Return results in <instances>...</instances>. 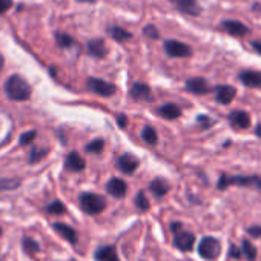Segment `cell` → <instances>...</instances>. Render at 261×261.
I'll list each match as a JSON object with an SVG mask.
<instances>
[{"instance_id": "cell-17", "label": "cell", "mask_w": 261, "mask_h": 261, "mask_svg": "<svg viewBox=\"0 0 261 261\" xmlns=\"http://www.w3.org/2000/svg\"><path fill=\"white\" fill-rule=\"evenodd\" d=\"M106 191H108V194H111L115 198H123L127 192V185L121 178H112V180H109Z\"/></svg>"}, {"instance_id": "cell-32", "label": "cell", "mask_w": 261, "mask_h": 261, "mask_svg": "<svg viewBox=\"0 0 261 261\" xmlns=\"http://www.w3.org/2000/svg\"><path fill=\"white\" fill-rule=\"evenodd\" d=\"M105 148V142L103 140H94L86 146V151L91 154H100Z\"/></svg>"}, {"instance_id": "cell-22", "label": "cell", "mask_w": 261, "mask_h": 261, "mask_svg": "<svg viewBox=\"0 0 261 261\" xmlns=\"http://www.w3.org/2000/svg\"><path fill=\"white\" fill-rule=\"evenodd\" d=\"M86 166L85 160L77 154V152H71L68 157H66V168L69 171H74V172H79V171H83Z\"/></svg>"}, {"instance_id": "cell-44", "label": "cell", "mask_w": 261, "mask_h": 261, "mask_svg": "<svg viewBox=\"0 0 261 261\" xmlns=\"http://www.w3.org/2000/svg\"><path fill=\"white\" fill-rule=\"evenodd\" d=\"M79 2H94V0H79Z\"/></svg>"}, {"instance_id": "cell-24", "label": "cell", "mask_w": 261, "mask_h": 261, "mask_svg": "<svg viewBox=\"0 0 261 261\" xmlns=\"http://www.w3.org/2000/svg\"><path fill=\"white\" fill-rule=\"evenodd\" d=\"M142 137H143V140H145L148 145H155L157 140H159L157 130H155L152 126H146V127L142 130Z\"/></svg>"}, {"instance_id": "cell-33", "label": "cell", "mask_w": 261, "mask_h": 261, "mask_svg": "<svg viewBox=\"0 0 261 261\" xmlns=\"http://www.w3.org/2000/svg\"><path fill=\"white\" fill-rule=\"evenodd\" d=\"M36 136H37L36 130H28V133L22 134V137H20V145H22V146H27V145L33 143L34 139H36Z\"/></svg>"}, {"instance_id": "cell-20", "label": "cell", "mask_w": 261, "mask_h": 261, "mask_svg": "<svg viewBox=\"0 0 261 261\" xmlns=\"http://www.w3.org/2000/svg\"><path fill=\"white\" fill-rule=\"evenodd\" d=\"M157 112H159L160 117H163L166 120H175V118H178L181 115V109L174 103H166V105L160 106Z\"/></svg>"}, {"instance_id": "cell-42", "label": "cell", "mask_w": 261, "mask_h": 261, "mask_svg": "<svg viewBox=\"0 0 261 261\" xmlns=\"http://www.w3.org/2000/svg\"><path fill=\"white\" fill-rule=\"evenodd\" d=\"M255 133H256V136H258V137H261V123H259V124L256 126V129H255Z\"/></svg>"}, {"instance_id": "cell-30", "label": "cell", "mask_w": 261, "mask_h": 261, "mask_svg": "<svg viewBox=\"0 0 261 261\" xmlns=\"http://www.w3.org/2000/svg\"><path fill=\"white\" fill-rule=\"evenodd\" d=\"M48 154V149L45 148H34L30 154V163H37L40 162L45 155Z\"/></svg>"}, {"instance_id": "cell-3", "label": "cell", "mask_w": 261, "mask_h": 261, "mask_svg": "<svg viewBox=\"0 0 261 261\" xmlns=\"http://www.w3.org/2000/svg\"><path fill=\"white\" fill-rule=\"evenodd\" d=\"M230 185H237V186H255L258 189H261V178L259 177H227V175H221V178L218 180V189H226Z\"/></svg>"}, {"instance_id": "cell-35", "label": "cell", "mask_w": 261, "mask_h": 261, "mask_svg": "<svg viewBox=\"0 0 261 261\" xmlns=\"http://www.w3.org/2000/svg\"><path fill=\"white\" fill-rule=\"evenodd\" d=\"M13 7V0H0V14H5Z\"/></svg>"}, {"instance_id": "cell-7", "label": "cell", "mask_w": 261, "mask_h": 261, "mask_svg": "<svg viewBox=\"0 0 261 261\" xmlns=\"http://www.w3.org/2000/svg\"><path fill=\"white\" fill-rule=\"evenodd\" d=\"M169 2L183 14L188 16H198L201 13L198 0H169Z\"/></svg>"}, {"instance_id": "cell-37", "label": "cell", "mask_w": 261, "mask_h": 261, "mask_svg": "<svg viewBox=\"0 0 261 261\" xmlns=\"http://www.w3.org/2000/svg\"><path fill=\"white\" fill-rule=\"evenodd\" d=\"M247 233L252 235V237H255V238H258V237H261V227L259 226H250L247 229Z\"/></svg>"}, {"instance_id": "cell-1", "label": "cell", "mask_w": 261, "mask_h": 261, "mask_svg": "<svg viewBox=\"0 0 261 261\" xmlns=\"http://www.w3.org/2000/svg\"><path fill=\"white\" fill-rule=\"evenodd\" d=\"M5 92L14 101H25L31 97V86L23 77L14 74L5 83Z\"/></svg>"}, {"instance_id": "cell-5", "label": "cell", "mask_w": 261, "mask_h": 261, "mask_svg": "<svg viewBox=\"0 0 261 261\" xmlns=\"http://www.w3.org/2000/svg\"><path fill=\"white\" fill-rule=\"evenodd\" d=\"M86 86L89 91H92L97 95L101 97H111L115 94V86L109 82H105L101 79H95V77H89L86 80Z\"/></svg>"}, {"instance_id": "cell-43", "label": "cell", "mask_w": 261, "mask_h": 261, "mask_svg": "<svg viewBox=\"0 0 261 261\" xmlns=\"http://www.w3.org/2000/svg\"><path fill=\"white\" fill-rule=\"evenodd\" d=\"M2 68H4V56L0 54V71H2Z\"/></svg>"}, {"instance_id": "cell-36", "label": "cell", "mask_w": 261, "mask_h": 261, "mask_svg": "<svg viewBox=\"0 0 261 261\" xmlns=\"http://www.w3.org/2000/svg\"><path fill=\"white\" fill-rule=\"evenodd\" d=\"M229 255L232 256V258H235V259H238V258H241V250H240V247H237V246H230V249H229Z\"/></svg>"}, {"instance_id": "cell-23", "label": "cell", "mask_w": 261, "mask_h": 261, "mask_svg": "<svg viewBox=\"0 0 261 261\" xmlns=\"http://www.w3.org/2000/svg\"><path fill=\"white\" fill-rule=\"evenodd\" d=\"M108 33L117 42H124V40H129L130 37H133V34H130L129 31H126L124 28H121V27H109Z\"/></svg>"}, {"instance_id": "cell-8", "label": "cell", "mask_w": 261, "mask_h": 261, "mask_svg": "<svg viewBox=\"0 0 261 261\" xmlns=\"http://www.w3.org/2000/svg\"><path fill=\"white\" fill-rule=\"evenodd\" d=\"M221 30H224L227 34L233 37H244L249 34V28L238 20H224L221 23Z\"/></svg>"}, {"instance_id": "cell-9", "label": "cell", "mask_w": 261, "mask_h": 261, "mask_svg": "<svg viewBox=\"0 0 261 261\" xmlns=\"http://www.w3.org/2000/svg\"><path fill=\"white\" fill-rule=\"evenodd\" d=\"M86 51H88V54L91 57H95V59H103L108 54V48H106L103 39H92V40H89L88 45H86Z\"/></svg>"}, {"instance_id": "cell-18", "label": "cell", "mask_w": 261, "mask_h": 261, "mask_svg": "<svg viewBox=\"0 0 261 261\" xmlns=\"http://www.w3.org/2000/svg\"><path fill=\"white\" fill-rule=\"evenodd\" d=\"M53 229H54L60 237H63L66 241H69L71 244H75V243H77V232H75L71 226H68V224H65V223H54V224H53Z\"/></svg>"}, {"instance_id": "cell-10", "label": "cell", "mask_w": 261, "mask_h": 261, "mask_svg": "<svg viewBox=\"0 0 261 261\" xmlns=\"http://www.w3.org/2000/svg\"><path fill=\"white\" fill-rule=\"evenodd\" d=\"M229 121L233 127L238 129H247L250 126V115L246 111H232L229 114Z\"/></svg>"}, {"instance_id": "cell-12", "label": "cell", "mask_w": 261, "mask_h": 261, "mask_svg": "<svg viewBox=\"0 0 261 261\" xmlns=\"http://www.w3.org/2000/svg\"><path fill=\"white\" fill-rule=\"evenodd\" d=\"M237 95L235 88L229 86V85H223V86H217L215 89V100L221 105H229Z\"/></svg>"}, {"instance_id": "cell-2", "label": "cell", "mask_w": 261, "mask_h": 261, "mask_svg": "<svg viewBox=\"0 0 261 261\" xmlns=\"http://www.w3.org/2000/svg\"><path fill=\"white\" fill-rule=\"evenodd\" d=\"M79 201H80V207L89 215H97V214L103 212L106 207V200L101 195L92 194V192L82 194Z\"/></svg>"}, {"instance_id": "cell-21", "label": "cell", "mask_w": 261, "mask_h": 261, "mask_svg": "<svg viewBox=\"0 0 261 261\" xmlns=\"http://www.w3.org/2000/svg\"><path fill=\"white\" fill-rule=\"evenodd\" d=\"M151 192L157 197V198H163L168 192H169V183L165 178H155L151 181L149 185Z\"/></svg>"}, {"instance_id": "cell-13", "label": "cell", "mask_w": 261, "mask_h": 261, "mask_svg": "<svg viewBox=\"0 0 261 261\" xmlns=\"http://www.w3.org/2000/svg\"><path fill=\"white\" fill-rule=\"evenodd\" d=\"M238 79L243 85H246L249 88H259L261 86V72H258V71L246 69V71L240 72Z\"/></svg>"}, {"instance_id": "cell-39", "label": "cell", "mask_w": 261, "mask_h": 261, "mask_svg": "<svg viewBox=\"0 0 261 261\" xmlns=\"http://www.w3.org/2000/svg\"><path fill=\"white\" fill-rule=\"evenodd\" d=\"M117 121H118V126H120V127H126V126H127V118L123 117V115H120V117L117 118Z\"/></svg>"}, {"instance_id": "cell-45", "label": "cell", "mask_w": 261, "mask_h": 261, "mask_svg": "<svg viewBox=\"0 0 261 261\" xmlns=\"http://www.w3.org/2000/svg\"><path fill=\"white\" fill-rule=\"evenodd\" d=\"M0 235H2V227H0Z\"/></svg>"}, {"instance_id": "cell-27", "label": "cell", "mask_w": 261, "mask_h": 261, "mask_svg": "<svg viewBox=\"0 0 261 261\" xmlns=\"http://www.w3.org/2000/svg\"><path fill=\"white\" fill-rule=\"evenodd\" d=\"M241 250H243V253L247 256V259H249V261H255V258H256V249L253 247V244H252L250 241L244 240V241H243V247H241Z\"/></svg>"}, {"instance_id": "cell-15", "label": "cell", "mask_w": 261, "mask_h": 261, "mask_svg": "<svg viewBox=\"0 0 261 261\" xmlns=\"http://www.w3.org/2000/svg\"><path fill=\"white\" fill-rule=\"evenodd\" d=\"M118 165V169L124 174H133L137 168H139V160L134 157V155H130V154H124L118 159L117 162Z\"/></svg>"}, {"instance_id": "cell-41", "label": "cell", "mask_w": 261, "mask_h": 261, "mask_svg": "<svg viewBox=\"0 0 261 261\" xmlns=\"http://www.w3.org/2000/svg\"><path fill=\"white\" fill-rule=\"evenodd\" d=\"M198 121H203V123H204V124H203L204 127H207V126L212 123V121H211V120H207L206 117H198Z\"/></svg>"}, {"instance_id": "cell-11", "label": "cell", "mask_w": 261, "mask_h": 261, "mask_svg": "<svg viewBox=\"0 0 261 261\" xmlns=\"http://www.w3.org/2000/svg\"><path fill=\"white\" fill-rule=\"evenodd\" d=\"M174 244H175V247H178L180 250H191V249L194 247V244H195V237H194V233H191V232L181 230V232L175 233V237H174Z\"/></svg>"}, {"instance_id": "cell-14", "label": "cell", "mask_w": 261, "mask_h": 261, "mask_svg": "<svg viewBox=\"0 0 261 261\" xmlns=\"http://www.w3.org/2000/svg\"><path fill=\"white\" fill-rule=\"evenodd\" d=\"M130 97L134 100H142V101H151L152 100V92L151 88L146 83H136L130 88Z\"/></svg>"}, {"instance_id": "cell-6", "label": "cell", "mask_w": 261, "mask_h": 261, "mask_svg": "<svg viewBox=\"0 0 261 261\" xmlns=\"http://www.w3.org/2000/svg\"><path fill=\"white\" fill-rule=\"evenodd\" d=\"M165 51L169 57H177V59L189 57L192 54V49L186 43H181L178 40H166L165 42Z\"/></svg>"}, {"instance_id": "cell-25", "label": "cell", "mask_w": 261, "mask_h": 261, "mask_svg": "<svg viewBox=\"0 0 261 261\" xmlns=\"http://www.w3.org/2000/svg\"><path fill=\"white\" fill-rule=\"evenodd\" d=\"M56 42L60 48H71L72 45H75V40L69 36V34H65V33H56Z\"/></svg>"}, {"instance_id": "cell-19", "label": "cell", "mask_w": 261, "mask_h": 261, "mask_svg": "<svg viewBox=\"0 0 261 261\" xmlns=\"http://www.w3.org/2000/svg\"><path fill=\"white\" fill-rule=\"evenodd\" d=\"M97 261H120L114 246H101L94 253Z\"/></svg>"}, {"instance_id": "cell-40", "label": "cell", "mask_w": 261, "mask_h": 261, "mask_svg": "<svg viewBox=\"0 0 261 261\" xmlns=\"http://www.w3.org/2000/svg\"><path fill=\"white\" fill-rule=\"evenodd\" d=\"M252 46L258 54H261V42H252Z\"/></svg>"}, {"instance_id": "cell-29", "label": "cell", "mask_w": 261, "mask_h": 261, "mask_svg": "<svg viewBox=\"0 0 261 261\" xmlns=\"http://www.w3.org/2000/svg\"><path fill=\"white\" fill-rule=\"evenodd\" d=\"M46 211H48V214H53V215H62V214H65L66 207L60 201H53L51 204L46 206Z\"/></svg>"}, {"instance_id": "cell-28", "label": "cell", "mask_w": 261, "mask_h": 261, "mask_svg": "<svg viewBox=\"0 0 261 261\" xmlns=\"http://www.w3.org/2000/svg\"><path fill=\"white\" fill-rule=\"evenodd\" d=\"M136 204H137V207H139L142 212H146V211L151 207V203H149V200L146 198V195H145L143 191H140V192L137 194V197H136Z\"/></svg>"}, {"instance_id": "cell-34", "label": "cell", "mask_w": 261, "mask_h": 261, "mask_svg": "<svg viewBox=\"0 0 261 261\" xmlns=\"http://www.w3.org/2000/svg\"><path fill=\"white\" fill-rule=\"evenodd\" d=\"M145 36L146 37H149V39H154V40H157L160 36H159V31H157V28L154 27V25H148L146 28H145Z\"/></svg>"}, {"instance_id": "cell-46", "label": "cell", "mask_w": 261, "mask_h": 261, "mask_svg": "<svg viewBox=\"0 0 261 261\" xmlns=\"http://www.w3.org/2000/svg\"><path fill=\"white\" fill-rule=\"evenodd\" d=\"M72 261H74V259H72Z\"/></svg>"}, {"instance_id": "cell-4", "label": "cell", "mask_w": 261, "mask_h": 261, "mask_svg": "<svg viewBox=\"0 0 261 261\" xmlns=\"http://www.w3.org/2000/svg\"><path fill=\"white\" fill-rule=\"evenodd\" d=\"M220 241L212 237H204L198 244V255L204 259H214L220 255Z\"/></svg>"}, {"instance_id": "cell-38", "label": "cell", "mask_w": 261, "mask_h": 261, "mask_svg": "<svg viewBox=\"0 0 261 261\" xmlns=\"http://www.w3.org/2000/svg\"><path fill=\"white\" fill-rule=\"evenodd\" d=\"M171 229H172V232H174V233H178V232H181V223H178V221H174V223H172V226H171Z\"/></svg>"}, {"instance_id": "cell-16", "label": "cell", "mask_w": 261, "mask_h": 261, "mask_svg": "<svg viewBox=\"0 0 261 261\" xmlns=\"http://www.w3.org/2000/svg\"><path fill=\"white\" fill-rule=\"evenodd\" d=\"M186 89L192 94H197V95H203V94H207L209 92V85L204 79L201 77H195V79H189L186 82Z\"/></svg>"}, {"instance_id": "cell-31", "label": "cell", "mask_w": 261, "mask_h": 261, "mask_svg": "<svg viewBox=\"0 0 261 261\" xmlns=\"http://www.w3.org/2000/svg\"><path fill=\"white\" fill-rule=\"evenodd\" d=\"M23 249H25V252H28V253H36V252L40 250L39 243L34 241L33 238H23Z\"/></svg>"}, {"instance_id": "cell-26", "label": "cell", "mask_w": 261, "mask_h": 261, "mask_svg": "<svg viewBox=\"0 0 261 261\" xmlns=\"http://www.w3.org/2000/svg\"><path fill=\"white\" fill-rule=\"evenodd\" d=\"M20 186L19 178H2L0 180V191H14Z\"/></svg>"}]
</instances>
